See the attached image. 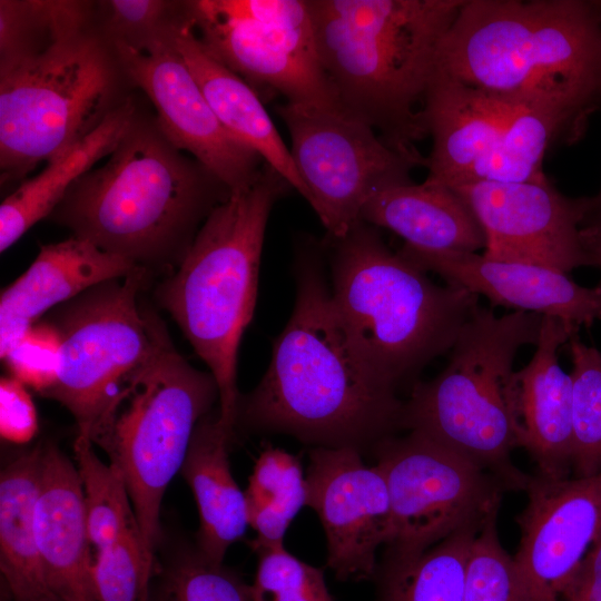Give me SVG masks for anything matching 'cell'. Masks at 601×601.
<instances>
[{
	"label": "cell",
	"mask_w": 601,
	"mask_h": 601,
	"mask_svg": "<svg viewBox=\"0 0 601 601\" xmlns=\"http://www.w3.org/2000/svg\"><path fill=\"white\" fill-rule=\"evenodd\" d=\"M324 244L297 246L293 312L257 386L238 403L236 426L290 435L311 447L371 453L401 431L397 387L363 357L333 303Z\"/></svg>",
	"instance_id": "obj_1"
},
{
	"label": "cell",
	"mask_w": 601,
	"mask_h": 601,
	"mask_svg": "<svg viewBox=\"0 0 601 601\" xmlns=\"http://www.w3.org/2000/svg\"><path fill=\"white\" fill-rule=\"evenodd\" d=\"M230 195L157 120L135 116L106 162L79 177L49 216L150 274L174 273L211 210Z\"/></svg>",
	"instance_id": "obj_2"
},
{
	"label": "cell",
	"mask_w": 601,
	"mask_h": 601,
	"mask_svg": "<svg viewBox=\"0 0 601 601\" xmlns=\"http://www.w3.org/2000/svg\"><path fill=\"white\" fill-rule=\"evenodd\" d=\"M437 70L584 122L601 105V1L464 0Z\"/></svg>",
	"instance_id": "obj_3"
},
{
	"label": "cell",
	"mask_w": 601,
	"mask_h": 601,
	"mask_svg": "<svg viewBox=\"0 0 601 601\" xmlns=\"http://www.w3.org/2000/svg\"><path fill=\"white\" fill-rule=\"evenodd\" d=\"M323 70L341 107L415 150L442 42L464 0H307Z\"/></svg>",
	"instance_id": "obj_4"
},
{
	"label": "cell",
	"mask_w": 601,
	"mask_h": 601,
	"mask_svg": "<svg viewBox=\"0 0 601 601\" xmlns=\"http://www.w3.org/2000/svg\"><path fill=\"white\" fill-rule=\"evenodd\" d=\"M289 188L265 164L253 185L211 210L180 265L155 292L215 377L219 423L231 437L240 398L238 349L256 306L265 230L274 204Z\"/></svg>",
	"instance_id": "obj_5"
},
{
	"label": "cell",
	"mask_w": 601,
	"mask_h": 601,
	"mask_svg": "<svg viewBox=\"0 0 601 601\" xmlns=\"http://www.w3.org/2000/svg\"><path fill=\"white\" fill-rule=\"evenodd\" d=\"M326 245L337 314L366 362L397 388L450 352L480 305L463 287L435 284L367 223Z\"/></svg>",
	"instance_id": "obj_6"
},
{
	"label": "cell",
	"mask_w": 601,
	"mask_h": 601,
	"mask_svg": "<svg viewBox=\"0 0 601 601\" xmlns=\"http://www.w3.org/2000/svg\"><path fill=\"white\" fill-rule=\"evenodd\" d=\"M542 315L496 316L477 306L460 329L446 366L413 384L401 428L418 432L496 476L508 491H524L530 475L513 464L518 449L509 385L518 351L536 345Z\"/></svg>",
	"instance_id": "obj_7"
},
{
	"label": "cell",
	"mask_w": 601,
	"mask_h": 601,
	"mask_svg": "<svg viewBox=\"0 0 601 601\" xmlns=\"http://www.w3.org/2000/svg\"><path fill=\"white\" fill-rule=\"evenodd\" d=\"M219 398L213 374L194 367L168 332L122 385L90 440L124 475L142 553L155 571L164 494L181 470L198 422Z\"/></svg>",
	"instance_id": "obj_8"
},
{
	"label": "cell",
	"mask_w": 601,
	"mask_h": 601,
	"mask_svg": "<svg viewBox=\"0 0 601 601\" xmlns=\"http://www.w3.org/2000/svg\"><path fill=\"white\" fill-rule=\"evenodd\" d=\"M111 43L91 30L0 62L1 183L65 156L128 97Z\"/></svg>",
	"instance_id": "obj_9"
},
{
	"label": "cell",
	"mask_w": 601,
	"mask_h": 601,
	"mask_svg": "<svg viewBox=\"0 0 601 601\" xmlns=\"http://www.w3.org/2000/svg\"><path fill=\"white\" fill-rule=\"evenodd\" d=\"M150 275L139 266L98 284L58 306L50 321L60 333L62 357L58 381L43 396L71 413L78 434L90 439L114 397L167 333L160 317L138 300Z\"/></svg>",
	"instance_id": "obj_10"
},
{
	"label": "cell",
	"mask_w": 601,
	"mask_h": 601,
	"mask_svg": "<svg viewBox=\"0 0 601 601\" xmlns=\"http://www.w3.org/2000/svg\"><path fill=\"white\" fill-rule=\"evenodd\" d=\"M187 9L207 51L260 97L342 108L319 60L307 0H198Z\"/></svg>",
	"instance_id": "obj_11"
},
{
	"label": "cell",
	"mask_w": 601,
	"mask_h": 601,
	"mask_svg": "<svg viewBox=\"0 0 601 601\" xmlns=\"http://www.w3.org/2000/svg\"><path fill=\"white\" fill-rule=\"evenodd\" d=\"M276 111L290 137L305 199L329 238H342L361 223L373 195L412 183L413 168L426 165L417 149L390 146L371 125L343 108L284 102Z\"/></svg>",
	"instance_id": "obj_12"
},
{
	"label": "cell",
	"mask_w": 601,
	"mask_h": 601,
	"mask_svg": "<svg viewBox=\"0 0 601 601\" xmlns=\"http://www.w3.org/2000/svg\"><path fill=\"white\" fill-rule=\"evenodd\" d=\"M391 502L392 532L384 549L422 552L452 533L499 513L505 485L455 451L408 431L371 452Z\"/></svg>",
	"instance_id": "obj_13"
},
{
	"label": "cell",
	"mask_w": 601,
	"mask_h": 601,
	"mask_svg": "<svg viewBox=\"0 0 601 601\" xmlns=\"http://www.w3.org/2000/svg\"><path fill=\"white\" fill-rule=\"evenodd\" d=\"M178 21L137 47L110 43L126 77L154 104L158 126L169 141L191 155L230 193L245 189L256 181L265 162L216 118L175 47Z\"/></svg>",
	"instance_id": "obj_14"
},
{
	"label": "cell",
	"mask_w": 601,
	"mask_h": 601,
	"mask_svg": "<svg viewBox=\"0 0 601 601\" xmlns=\"http://www.w3.org/2000/svg\"><path fill=\"white\" fill-rule=\"evenodd\" d=\"M307 502L326 539V565L339 581L373 580L377 550L392 532L391 502L381 469L354 447H311Z\"/></svg>",
	"instance_id": "obj_15"
},
{
	"label": "cell",
	"mask_w": 601,
	"mask_h": 601,
	"mask_svg": "<svg viewBox=\"0 0 601 601\" xmlns=\"http://www.w3.org/2000/svg\"><path fill=\"white\" fill-rule=\"evenodd\" d=\"M485 234L484 256L569 273L585 266L580 227L589 197L569 198L549 180L473 181L455 187Z\"/></svg>",
	"instance_id": "obj_16"
},
{
	"label": "cell",
	"mask_w": 601,
	"mask_h": 601,
	"mask_svg": "<svg viewBox=\"0 0 601 601\" xmlns=\"http://www.w3.org/2000/svg\"><path fill=\"white\" fill-rule=\"evenodd\" d=\"M524 492L513 558L531 601H559L601 533V472L566 479L530 475Z\"/></svg>",
	"instance_id": "obj_17"
},
{
	"label": "cell",
	"mask_w": 601,
	"mask_h": 601,
	"mask_svg": "<svg viewBox=\"0 0 601 601\" xmlns=\"http://www.w3.org/2000/svg\"><path fill=\"white\" fill-rule=\"evenodd\" d=\"M424 272L446 284L489 298L492 306L553 316L578 327L601 319V285L583 287L555 268L494 260L476 253L398 250Z\"/></svg>",
	"instance_id": "obj_18"
},
{
	"label": "cell",
	"mask_w": 601,
	"mask_h": 601,
	"mask_svg": "<svg viewBox=\"0 0 601 601\" xmlns=\"http://www.w3.org/2000/svg\"><path fill=\"white\" fill-rule=\"evenodd\" d=\"M579 328L543 316L534 355L513 372L509 385L518 447L535 463L536 474L549 479L572 474V380L559 364L558 351Z\"/></svg>",
	"instance_id": "obj_19"
},
{
	"label": "cell",
	"mask_w": 601,
	"mask_h": 601,
	"mask_svg": "<svg viewBox=\"0 0 601 601\" xmlns=\"http://www.w3.org/2000/svg\"><path fill=\"white\" fill-rule=\"evenodd\" d=\"M41 445L33 519L48 585L61 601H97L93 552L77 466L56 443Z\"/></svg>",
	"instance_id": "obj_20"
},
{
	"label": "cell",
	"mask_w": 601,
	"mask_h": 601,
	"mask_svg": "<svg viewBox=\"0 0 601 601\" xmlns=\"http://www.w3.org/2000/svg\"><path fill=\"white\" fill-rule=\"evenodd\" d=\"M519 104L457 81L436 69L422 109L432 137L426 181L455 187L501 137Z\"/></svg>",
	"instance_id": "obj_21"
},
{
	"label": "cell",
	"mask_w": 601,
	"mask_h": 601,
	"mask_svg": "<svg viewBox=\"0 0 601 601\" xmlns=\"http://www.w3.org/2000/svg\"><path fill=\"white\" fill-rule=\"evenodd\" d=\"M139 267L76 236L40 247L28 269L0 296V356L49 309Z\"/></svg>",
	"instance_id": "obj_22"
},
{
	"label": "cell",
	"mask_w": 601,
	"mask_h": 601,
	"mask_svg": "<svg viewBox=\"0 0 601 601\" xmlns=\"http://www.w3.org/2000/svg\"><path fill=\"white\" fill-rule=\"evenodd\" d=\"M174 43L224 128L253 149L305 198L290 149L264 107L262 97L238 75L213 57L195 33L188 10L174 28Z\"/></svg>",
	"instance_id": "obj_23"
},
{
	"label": "cell",
	"mask_w": 601,
	"mask_h": 601,
	"mask_svg": "<svg viewBox=\"0 0 601 601\" xmlns=\"http://www.w3.org/2000/svg\"><path fill=\"white\" fill-rule=\"evenodd\" d=\"M361 220L394 231L404 246L416 250L475 253L486 245L467 203L452 188L426 180L376 193L365 204Z\"/></svg>",
	"instance_id": "obj_24"
},
{
	"label": "cell",
	"mask_w": 601,
	"mask_h": 601,
	"mask_svg": "<svg viewBox=\"0 0 601 601\" xmlns=\"http://www.w3.org/2000/svg\"><path fill=\"white\" fill-rule=\"evenodd\" d=\"M231 439L219 423L218 408L213 410L198 422L180 470L198 509L196 546L215 564H223L229 546L249 526L245 493L228 459Z\"/></svg>",
	"instance_id": "obj_25"
},
{
	"label": "cell",
	"mask_w": 601,
	"mask_h": 601,
	"mask_svg": "<svg viewBox=\"0 0 601 601\" xmlns=\"http://www.w3.org/2000/svg\"><path fill=\"white\" fill-rule=\"evenodd\" d=\"M41 443L0 476V571L8 601H61L48 585L35 532Z\"/></svg>",
	"instance_id": "obj_26"
},
{
	"label": "cell",
	"mask_w": 601,
	"mask_h": 601,
	"mask_svg": "<svg viewBox=\"0 0 601 601\" xmlns=\"http://www.w3.org/2000/svg\"><path fill=\"white\" fill-rule=\"evenodd\" d=\"M137 108L128 97L102 122L37 176L22 181L0 206V252L12 246L30 227L48 217L71 185L109 156L128 129Z\"/></svg>",
	"instance_id": "obj_27"
},
{
	"label": "cell",
	"mask_w": 601,
	"mask_h": 601,
	"mask_svg": "<svg viewBox=\"0 0 601 601\" xmlns=\"http://www.w3.org/2000/svg\"><path fill=\"white\" fill-rule=\"evenodd\" d=\"M482 525L465 526L422 552L384 549L372 580L374 601H464L467 559Z\"/></svg>",
	"instance_id": "obj_28"
},
{
	"label": "cell",
	"mask_w": 601,
	"mask_h": 601,
	"mask_svg": "<svg viewBox=\"0 0 601 601\" xmlns=\"http://www.w3.org/2000/svg\"><path fill=\"white\" fill-rule=\"evenodd\" d=\"M583 127L584 122L560 109L521 105L464 184L544 181L542 162L548 148L562 138H577Z\"/></svg>",
	"instance_id": "obj_29"
},
{
	"label": "cell",
	"mask_w": 601,
	"mask_h": 601,
	"mask_svg": "<svg viewBox=\"0 0 601 601\" xmlns=\"http://www.w3.org/2000/svg\"><path fill=\"white\" fill-rule=\"evenodd\" d=\"M244 493L255 539L284 542L288 526L307 502L300 460L283 449L267 446L256 460Z\"/></svg>",
	"instance_id": "obj_30"
},
{
	"label": "cell",
	"mask_w": 601,
	"mask_h": 601,
	"mask_svg": "<svg viewBox=\"0 0 601 601\" xmlns=\"http://www.w3.org/2000/svg\"><path fill=\"white\" fill-rule=\"evenodd\" d=\"M91 4L69 0H1L0 62L33 57L89 29Z\"/></svg>",
	"instance_id": "obj_31"
},
{
	"label": "cell",
	"mask_w": 601,
	"mask_h": 601,
	"mask_svg": "<svg viewBox=\"0 0 601 601\" xmlns=\"http://www.w3.org/2000/svg\"><path fill=\"white\" fill-rule=\"evenodd\" d=\"M93 556L124 536L138 532L128 487L120 470L105 463L93 443L78 434L73 443Z\"/></svg>",
	"instance_id": "obj_32"
},
{
	"label": "cell",
	"mask_w": 601,
	"mask_h": 601,
	"mask_svg": "<svg viewBox=\"0 0 601 601\" xmlns=\"http://www.w3.org/2000/svg\"><path fill=\"white\" fill-rule=\"evenodd\" d=\"M148 601H255L236 571L208 561L195 545L157 565Z\"/></svg>",
	"instance_id": "obj_33"
},
{
	"label": "cell",
	"mask_w": 601,
	"mask_h": 601,
	"mask_svg": "<svg viewBox=\"0 0 601 601\" xmlns=\"http://www.w3.org/2000/svg\"><path fill=\"white\" fill-rule=\"evenodd\" d=\"M572 474L588 477L601 472V353L572 335Z\"/></svg>",
	"instance_id": "obj_34"
},
{
	"label": "cell",
	"mask_w": 601,
	"mask_h": 601,
	"mask_svg": "<svg viewBox=\"0 0 601 601\" xmlns=\"http://www.w3.org/2000/svg\"><path fill=\"white\" fill-rule=\"evenodd\" d=\"M249 545L258 556L256 575L250 584L255 601H335L324 570L289 553L284 542L253 539Z\"/></svg>",
	"instance_id": "obj_35"
},
{
	"label": "cell",
	"mask_w": 601,
	"mask_h": 601,
	"mask_svg": "<svg viewBox=\"0 0 601 601\" xmlns=\"http://www.w3.org/2000/svg\"><path fill=\"white\" fill-rule=\"evenodd\" d=\"M491 515L475 535L466 564L464 601H531L513 555L504 549Z\"/></svg>",
	"instance_id": "obj_36"
},
{
	"label": "cell",
	"mask_w": 601,
	"mask_h": 601,
	"mask_svg": "<svg viewBox=\"0 0 601 601\" xmlns=\"http://www.w3.org/2000/svg\"><path fill=\"white\" fill-rule=\"evenodd\" d=\"M155 571L146 563L138 532L93 556L97 601H148Z\"/></svg>",
	"instance_id": "obj_37"
},
{
	"label": "cell",
	"mask_w": 601,
	"mask_h": 601,
	"mask_svg": "<svg viewBox=\"0 0 601 601\" xmlns=\"http://www.w3.org/2000/svg\"><path fill=\"white\" fill-rule=\"evenodd\" d=\"M62 342L50 322H38L28 328L2 358L11 376L42 395L58 381Z\"/></svg>",
	"instance_id": "obj_38"
},
{
	"label": "cell",
	"mask_w": 601,
	"mask_h": 601,
	"mask_svg": "<svg viewBox=\"0 0 601 601\" xmlns=\"http://www.w3.org/2000/svg\"><path fill=\"white\" fill-rule=\"evenodd\" d=\"M106 7L105 31L101 35L109 42H122L137 47L164 31L177 20L169 17L173 2L159 0H111Z\"/></svg>",
	"instance_id": "obj_39"
},
{
	"label": "cell",
	"mask_w": 601,
	"mask_h": 601,
	"mask_svg": "<svg viewBox=\"0 0 601 601\" xmlns=\"http://www.w3.org/2000/svg\"><path fill=\"white\" fill-rule=\"evenodd\" d=\"M37 431V412L26 385L12 376L1 377V437L14 444H24L35 436Z\"/></svg>",
	"instance_id": "obj_40"
},
{
	"label": "cell",
	"mask_w": 601,
	"mask_h": 601,
	"mask_svg": "<svg viewBox=\"0 0 601 601\" xmlns=\"http://www.w3.org/2000/svg\"><path fill=\"white\" fill-rule=\"evenodd\" d=\"M565 588H571L592 601H601V533L589 549Z\"/></svg>",
	"instance_id": "obj_41"
},
{
	"label": "cell",
	"mask_w": 601,
	"mask_h": 601,
	"mask_svg": "<svg viewBox=\"0 0 601 601\" xmlns=\"http://www.w3.org/2000/svg\"><path fill=\"white\" fill-rule=\"evenodd\" d=\"M585 266L601 269V219H587L580 227Z\"/></svg>",
	"instance_id": "obj_42"
},
{
	"label": "cell",
	"mask_w": 601,
	"mask_h": 601,
	"mask_svg": "<svg viewBox=\"0 0 601 601\" xmlns=\"http://www.w3.org/2000/svg\"><path fill=\"white\" fill-rule=\"evenodd\" d=\"M587 219H601V189L595 196L589 197V211L584 220Z\"/></svg>",
	"instance_id": "obj_43"
},
{
	"label": "cell",
	"mask_w": 601,
	"mask_h": 601,
	"mask_svg": "<svg viewBox=\"0 0 601 601\" xmlns=\"http://www.w3.org/2000/svg\"><path fill=\"white\" fill-rule=\"evenodd\" d=\"M560 599L562 601H592L591 599H589L588 597H585L584 594L571 589V588H565L562 592H561V595H560Z\"/></svg>",
	"instance_id": "obj_44"
},
{
	"label": "cell",
	"mask_w": 601,
	"mask_h": 601,
	"mask_svg": "<svg viewBox=\"0 0 601 601\" xmlns=\"http://www.w3.org/2000/svg\"><path fill=\"white\" fill-rule=\"evenodd\" d=\"M1 601H8V600H7L6 598L2 597V598H1Z\"/></svg>",
	"instance_id": "obj_45"
},
{
	"label": "cell",
	"mask_w": 601,
	"mask_h": 601,
	"mask_svg": "<svg viewBox=\"0 0 601 601\" xmlns=\"http://www.w3.org/2000/svg\"><path fill=\"white\" fill-rule=\"evenodd\" d=\"M559 601H562L561 599Z\"/></svg>",
	"instance_id": "obj_46"
}]
</instances>
